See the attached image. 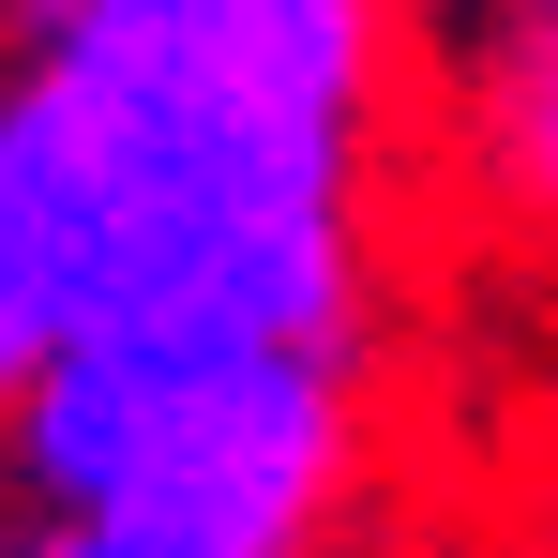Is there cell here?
Here are the masks:
<instances>
[{"instance_id": "obj_1", "label": "cell", "mask_w": 558, "mask_h": 558, "mask_svg": "<svg viewBox=\"0 0 558 558\" xmlns=\"http://www.w3.org/2000/svg\"><path fill=\"white\" fill-rule=\"evenodd\" d=\"M377 136L76 46L0 61V408L92 348H348Z\"/></svg>"}, {"instance_id": "obj_2", "label": "cell", "mask_w": 558, "mask_h": 558, "mask_svg": "<svg viewBox=\"0 0 558 558\" xmlns=\"http://www.w3.org/2000/svg\"><path fill=\"white\" fill-rule=\"evenodd\" d=\"M46 558H317L363 483L348 348H92L0 408Z\"/></svg>"}, {"instance_id": "obj_3", "label": "cell", "mask_w": 558, "mask_h": 558, "mask_svg": "<svg viewBox=\"0 0 558 558\" xmlns=\"http://www.w3.org/2000/svg\"><path fill=\"white\" fill-rule=\"evenodd\" d=\"M453 167L513 227H558V0H453Z\"/></svg>"}, {"instance_id": "obj_4", "label": "cell", "mask_w": 558, "mask_h": 558, "mask_svg": "<svg viewBox=\"0 0 558 558\" xmlns=\"http://www.w3.org/2000/svg\"><path fill=\"white\" fill-rule=\"evenodd\" d=\"M0 558H46V544H0Z\"/></svg>"}]
</instances>
